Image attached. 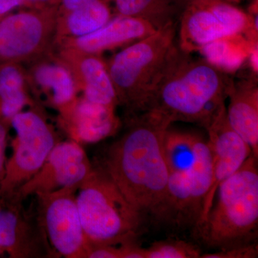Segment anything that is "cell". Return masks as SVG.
Instances as JSON below:
<instances>
[{
    "instance_id": "obj_1",
    "label": "cell",
    "mask_w": 258,
    "mask_h": 258,
    "mask_svg": "<svg viewBox=\"0 0 258 258\" xmlns=\"http://www.w3.org/2000/svg\"><path fill=\"white\" fill-rule=\"evenodd\" d=\"M171 123L152 111L130 118L128 130L108 147L98 166L144 217L156 220L165 200L169 171L163 141Z\"/></svg>"
},
{
    "instance_id": "obj_2",
    "label": "cell",
    "mask_w": 258,
    "mask_h": 258,
    "mask_svg": "<svg viewBox=\"0 0 258 258\" xmlns=\"http://www.w3.org/2000/svg\"><path fill=\"white\" fill-rule=\"evenodd\" d=\"M191 54L178 46L153 91L147 111L165 115L172 123L205 127L225 103L232 79Z\"/></svg>"
},
{
    "instance_id": "obj_3",
    "label": "cell",
    "mask_w": 258,
    "mask_h": 258,
    "mask_svg": "<svg viewBox=\"0 0 258 258\" xmlns=\"http://www.w3.org/2000/svg\"><path fill=\"white\" fill-rule=\"evenodd\" d=\"M257 227V159L251 154L219 186L210 212L196 231L207 245L225 249L249 244Z\"/></svg>"
},
{
    "instance_id": "obj_4",
    "label": "cell",
    "mask_w": 258,
    "mask_h": 258,
    "mask_svg": "<svg viewBox=\"0 0 258 258\" xmlns=\"http://www.w3.org/2000/svg\"><path fill=\"white\" fill-rule=\"evenodd\" d=\"M176 27L171 24L131 44L106 64L118 104L130 118L147 111L153 91L178 49Z\"/></svg>"
},
{
    "instance_id": "obj_5",
    "label": "cell",
    "mask_w": 258,
    "mask_h": 258,
    "mask_svg": "<svg viewBox=\"0 0 258 258\" xmlns=\"http://www.w3.org/2000/svg\"><path fill=\"white\" fill-rule=\"evenodd\" d=\"M76 203L89 248L134 242L140 232L143 215L101 168H93L79 185Z\"/></svg>"
},
{
    "instance_id": "obj_6",
    "label": "cell",
    "mask_w": 258,
    "mask_h": 258,
    "mask_svg": "<svg viewBox=\"0 0 258 258\" xmlns=\"http://www.w3.org/2000/svg\"><path fill=\"white\" fill-rule=\"evenodd\" d=\"M212 159L208 141L199 136L193 165L189 170L171 173L158 222L174 228L198 226L212 184Z\"/></svg>"
},
{
    "instance_id": "obj_7",
    "label": "cell",
    "mask_w": 258,
    "mask_h": 258,
    "mask_svg": "<svg viewBox=\"0 0 258 258\" xmlns=\"http://www.w3.org/2000/svg\"><path fill=\"white\" fill-rule=\"evenodd\" d=\"M10 123L16 139L0 183V198L12 200L20 187L40 170L57 141L50 125L36 111L20 112Z\"/></svg>"
},
{
    "instance_id": "obj_8",
    "label": "cell",
    "mask_w": 258,
    "mask_h": 258,
    "mask_svg": "<svg viewBox=\"0 0 258 258\" xmlns=\"http://www.w3.org/2000/svg\"><path fill=\"white\" fill-rule=\"evenodd\" d=\"M79 186L35 195L37 220L52 255L86 258L89 244L76 203Z\"/></svg>"
},
{
    "instance_id": "obj_9",
    "label": "cell",
    "mask_w": 258,
    "mask_h": 258,
    "mask_svg": "<svg viewBox=\"0 0 258 258\" xmlns=\"http://www.w3.org/2000/svg\"><path fill=\"white\" fill-rule=\"evenodd\" d=\"M178 46L192 53L217 39L249 32V16L235 5L222 0H191L179 22Z\"/></svg>"
},
{
    "instance_id": "obj_10",
    "label": "cell",
    "mask_w": 258,
    "mask_h": 258,
    "mask_svg": "<svg viewBox=\"0 0 258 258\" xmlns=\"http://www.w3.org/2000/svg\"><path fill=\"white\" fill-rule=\"evenodd\" d=\"M93 169L79 142H57L40 170L20 187L12 200L21 203L30 195L79 186Z\"/></svg>"
},
{
    "instance_id": "obj_11",
    "label": "cell",
    "mask_w": 258,
    "mask_h": 258,
    "mask_svg": "<svg viewBox=\"0 0 258 258\" xmlns=\"http://www.w3.org/2000/svg\"><path fill=\"white\" fill-rule=\"evenodd\" d=\"M205 128L208 132V142L212 154V179L196 228L210 212L219 186L235 174L252 154L248 144L229 123L225 103L219 108Z\"/></svg>"
},
{
    "instance_id": "obj_12",
    "label": "cell",
    "mask_w": 258,
    "mask_h": 258,
    "mask_svg": "<svg viewBox=\"0 0 258 258\" xmlns=\"http://www.w3.org/2000/svg\"><path fill=\"white\" fill-rule=\"evenodd\" d=\"M0 198V256L13 258L52 255L37 220L34 222L20 203Z\"/></svg>"
},
{
    "instance_id": "obj_13",
    "label": "cell",
    "mask_w": 258,
    "mask_h": 258,
    "mask_svg": "<svg viewBox=\"0 0 258 258\" xmlns=\"http://www.w3.org/2000/svg\"><path fill=\"white\" fill-rule=\"evenodd\" d=\"M47 36V19L38 12H23L0 21V56L25 58L35 53Z\"/></svg>"
},
{
    "instance_id": "obj_14",
    "label": "cell",
    "mask_w": 258,
    "mask_h": 258,
    "mask_svg": "<svg viewBox=\"0 0 258 258\" xmlns=\"http://www.w3.org/2000/svg\"><path fill=\"white\" fill-rule=\"evenodd\" d=\"M257 76L232 80L227 98V115L232 128L240 136L258 158Z\"/></svg>"
},
{
    "instance_id": "obj_15",
    "label": "cell",
    "mask_w": 258,
    "mask_h": 258,
    "mask_svg": "<svg viewBox=\"0 0 258 258\" xmlns=\"http://www.w3.org/2000/svg\"><path fill=\"white\" fill-rule=\"evenodd\" d=\"M152 25L142 19L116 15L96 31L77 37L75 45L88 55L125 44H132L157 32Z\"/></svg>"
},
{
    "instance_id": "obj_16",
    "label": "cell",
    "mask_w": 258,
    "mask_h": 258,
    "mask_svg": "<svg viewBox=\"0 0 258 258\" xmlns=\"http://www.w3.org/2000/svg\"><path fill=\"white\" fill-rule=\"evenodd\" d=\"M114 109L83 98L72 110L71 133L74 141L96 143L114 134L119 125Z\"/></svg>"
},
{
    "instance_id": "obj_17",
    "label": "cell",
    "mask_w": 258,
    "mask_h": 258,
    "mask_svg": "<svg viewBox=\"0 0 258 258\" xmlns=\"http://www.w3.org/2000/svg\"><path fill=\"white\" fill-rule=\"evenodd\" d=\"M111 1L114 4L117 15L142 19L159 30L171 24H178L189 0Z\"/></svg>"
},
{
    "instance_id": "obj_18",
    "label": "cell",
    "mask_w": 258,
    "mask_h": 258,
    "mask_svg": "<svg viewBox=\"0 0 258 258\" xmlns=\"http://www.w3.org/2000/svg\"><path fill=\"white\" fill-rule=\"evenodd\" d=\"M257 44L239 34L217 39L205 45L198 52L214 67L225 74H232L243 66L249 51Z\"/></svg>"
},
{
    "instance_id": "obj_19",
    "label": "cell",
    "mask_w": 258,
    "mask_h": 258,
    "mask_svg": "<svg viewBox=\"0 0 258 258\" xmlns=\"http://www.w3.org/2000/svg\"><path fill=\"white\" fill-rule=\"evenodd\" d=\"M84 82V98L88 101L115 108L116 92L106 64L94 55H88L80 64Z\"/></svg>"
},
{
    "instance_id": "obj_20",
    "label": "cell",
    "mask_w": 258,
    "mask_h": 258,
    "mask_svg": "<svg viewBox=\"0 0 258 258\" xmlns=\"http://www.w3.org/2000/svg\"><path fill=\"white\" fill-rule=\"evenodd\" d=\"M198 134L168 128L163 141V152L171 173L184 172L193 165Z\"/></svg>"
},
{
    "instance_id": "obj_21",
    "label": "cell",
    "mask_w": 258,
    "mask_h": 258,
    "mask_svg": "<svg viewBox=\"0 0 258 258\" xmlns=\"http://www.w3.org/2000/svg\"><path fill=\"white\" fill-rule=\"evenodd\" d=\"M67 13L66 26L70 33L76 37L96 31L113 17L106 0H95Z\"/></svg>"
},
{
    "instance_id": "obj_22",
    "label": "cell",
    "mask_w": 258,
    "mask_h": 258,
    "mask_svg": "<svg viewBox=\"0 0 258 258\" xmlns=\"http://www.w3.org/2000/svg\"><path fill=\"white\" fill-rule=\"evenodd\" d=\"M37 84L52 92L54 103L59 106L69 105L74 99L75 85L69 70L55 64L39 66L35 71Z\"/></svg>"
},
{
    "instance_id": "obj_23",
    "label": "cell",
    "mask_w": 258,
    "mask_h": 258,
    "mask_svg": "<svg viewBox=\"0 0 258 258\" xmlns=\"http://www.w3.org/2000/svg\"><path fill=\"white\" fill-rule=\"evenodd\" d=\"M23 84V75L15 66H6L0 71V112L7 119L11 120L26 104Z\"/></svg>"
},
{
    "instance_id": "obj_24",
    "label": "cell",
    "mask_w": 258,
    "mask_h": 258,
    "mask_svg": "<svg viewBox=\"0 0 258 258\" xmlns=\"http://www.w3.org/2000/svg\"><path fill=\"white\" fill-rule=\"evenodd\" d=\"M144 258H200L201 250L183 240H164L143 247Z\"/></svg>"
},
{
    "instance_id": "obj_25",
    "label": "cell",
    "mask_w": 258,
    "mask_h": 258,
    "mask_svg": "<svg viewBox=\"0 0 258 258\" xmlns=\"http://www.w3.org/2000/svg\"><path fill=\"white\" fill-rule=\"evenodd\" d=\"M257 255V244L249 243L221 249L211 253L202 254L200 258H255Z\"/></svg>"
},
{
    "instance_id": "obj_26",
    "label": "cell",
    "mask_w": 258,
    "mask_h": 258,
    "mask_svg": "<svg viewBox=\"0 0 258 258\" xmlns=\"http://www.w3.org/2000/svg\"><path fill=\"white\" fill-rule=\"evenodd\" d=\"M120 245H95L88 249L86 258H121Z\"/></svg>"
},
{
    "instance_id": "obj_27",
    "label": "cell",
    "mask_w": 258,
    "mask_h": 258,
    "mask_svg": "<svg viewBox=\"0 0 258 258\" xmlns=\"http://www.w3.org/2000/svg\"><path fill=\"white\" fill-rule=\"evenodd\" d=\"M7 138H8V129L4 123L0 122V183L4 176L5 166H6Z\"/></svg>"
},
{
    "instance_id": "obj_28",
    "label": "cell",
    "mask_w": 258,
    "mask_h": 258,
    "mask_svg": "<svg viewBox=\"0 0 258 258\" xmlns=\"http://www.w3.org/2000/svg\"><path fill=\"white\" fill-rule=\"evenodd\" d=\"M93 1L95 0H60L61 6L66 13L74 11V10L84 6L88 3H92Z\"/></svg>"
},
{
    "instance_id": "obj_29",
    "label": "cell",
    "mask_w": 258,
    "mask_h": 258,
    "mask_svg": "<svg viewBox=\"0 0 258 258\" xmlns=\"http://www.w3.org/2000/svg\"><path fill=\"white\" fill-rule=\"evenodd\" d=\"M247 61L249 62V69L252 71L254 76H257L258 73V44L254 45L249 51Z\"/></svg>"
},
{
    "instance_id": "obj_30",
    "label": "cell",
    "mask_w": 258,
    "mask_h": 258,
    "mask_svg": "<svg viewBox=\"0 0 258 258\" xmlns=\"http://www.w3.org/2000/svg\"><path fill=\"white\" fill-rule=\"evenodd\" d=\"M25 3L26 0H0V15H4Z\"/></svg>"
},
{
    "instance_id": "obj_31",
    "label": "cell",
    "mask_w": 258,
    "mask_h": 258,
    "mask_svg": "<svg viewBox=\"0 0 258 258\" xmlns=\"http://www.w3.org/2000/svg\"><path fill=\"white\" fill-rule=\"evenodd\" d=\"M30 2V3H45L47 2H50V0H26V2Z\"/></svg>"
},
{
    "instance_id": "obj_32",
    "label": "cell",
    "mask_w": 258,
    "mask_h": 258,
    "mask_svg": "<svg viewBox=\"0 0 258 258\" xmlns=\"http://www.w3.org/2000/svg\"><path fill=\"white\" fill-rule=\"evenodd\" d=\"M222 1L226 2V3H231V4H237L242 0H222Z\"/></svg>"
},
{
    "instance_id": "obj_33",
    "label": "cell",
    "mask_w": 258,
    "mask_h": 258,
    "mask_svg": "<svg viewBox=\"0 0 258 258\" xmlns=\"http://www.w3.org/2000/svg\"><path fill=\"white\" fill-rule=\"evenodd\" d=\"M106 1L108 3V0H106Z\"/></svg>"
},
{
    "instance_id": "obj_34",
    "label": "cell",
    "mask_w": 258,
    "mask_h": 258,
    "mask_svg": "<svg viewBox=\"0 0 258 258\" xmlns=\"http://www.w3.org/2000/svg\"><path fill=\"white\" fill-rule=\"evenodd\" d=\"M189 1H191V0H189Z\"/></svg>"
}]
</instances>
